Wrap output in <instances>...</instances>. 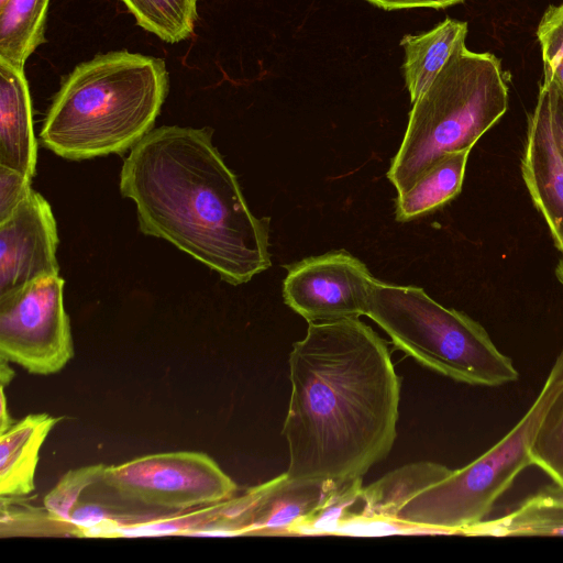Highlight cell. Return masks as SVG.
I'll return each mask as SVG.
<instances>
[{
	"instance_id": "6da1fadb",
	"label": "cell",
	"mask_w": 563,
	"mask_h": 563,
	"mask_svg": "<svg viewBox=\"0 0 563 563\" xmlns=\"http://www.w3.org/2000/svg\"><path fill=\"white\" fill-rule=\"evenodd\" d=\"M288 361L286 475L362 482L387 457L397 434L400 379L386 341L358 318L310 322Z\"/></svg>"
},
{
	"instance_id": "7a4b0ae2",
	"label": "cell",
	"mask_w": 563,
	"mask_h": 563,
	"mask_svg": "<svg viewBox=\"0 0 563 563\" xmlns=\"http://www.w3.org/2000/svg\"><path fill=\"white\" fill-rule=\"evenodd\" d=\"M210 129L163 125L124 159L120 191L142 233L166 240L231 284L272 266L269 221L250 210Z\"/></svg>"
},
{
	"instance_id": "3957f363",
	"label": "cell",
	"mask_w": 563,
	"mask_h": 563,
	"mask_svg": "<svg viewBox=\"0 0 563 563\" xmlns=\"http://www.w3.org/2000/svg\"><path fill=\"white\" fill-rule=\"evenodd\" d=\"M563 389V349L528 411L494 446L457 468L434 462L400 466L360 492L358 518L464 534L485 520L515 478L532 465L529 450L541 420Z\"/></svg>"
},
{
	"instance_id": "277c9868",
	"label": "cell",
	"mask_w": 563,
	"mask_h": 563,
	"mask_svg": "<svg viewBox=\"0 0 563 563\" xmlns=\"http://www.w3.org/2000/svg\"><path fill=\"white\" fill-rule=\"evenodd\" d=\"M168 87L162 58L125 49L97 55L63 80L41 142L73 161L121 154L153 130Z\"/></svg>"
},
{
	"instance_id": "5b68a950",
	"label": "cell",
	"mask_w": 563,
	"mask_h": 563,
	"mask_svg": "<svg viewBox=\"0 0 563 563\" xmlns=\"http://www.w3.org/2000/svg\"><path fill=\"white\" fill-rule=\"evenodd\" d=\"M509 92L500 60L460 47L412 103L387 172L398 192L450 153L472 150L506 113Z\"/></svg>"
},
{
	"instance_id": "8992f818",
	"label": "cell",
	"mask_w": 563,
	"mask_h": 563,
	"mask_svg": "<svg viewBox=\"0 0 563 563\" xmlns=\"http://www.w3.org/2000/svg\"><path fill=\"white\" fill-rule=\"evenodd\" d=\"M366 316L397 349L453 380L497 387L519 378L511 358L497 349L479 322L443 307L422 288L376 279Z\"/></svg>"
},
{
	"instance_id": "52a82bcc",
	"label": "cell",
	"mask_w": 563,
	"mask_h": 563,
	"mask_svg": "<svg viewBox=\"0 0 563 563\" xmlns=\"http://www.w3.org/2000/svg\"><path fill=\"white\" fill-rule=\"evenodd\" d=\"M101 482L121 498L169 510L216 505L238 486L208 454L175 451L106 466Z\"/></svg>"
},
{
	"instance_id": "ba28073f",
	"label": "cell",
	"mask_w": 563,
	"mask_h": 563,
	"mask_svg": "<svg viewBox=\"0 0 563 563\" xmlns=\"http://www.w3.org/2000/svg\"><path fill=\"white\" fill-rule=\"evenodd\" d=\"M64 279L49 276L0 295V356L35 375L62 371L74 357Z\"/></svg>"
},
{
	"instance_id": "9c48e42d",
	"label": "cell",
	"mask_w": 563,
	"mask_h": 563,
	"mask_svg": "<svg viewBox=\"0 0 563 563\" xmlns=\"http://www.w3.org/2000/svg\"><path fill=\"white\" fill-rule=\"evenodd\" d=\"M285 303L310 322L366 316L375 278L345 250L306 257L286 266Z\"/></svg>"
},
{
	"instance_id": "30bf717a",
	"label": "cell",
	"mask_w": 563,
	"mask_h": 563,
	"mask_svg": "<svg viewBox=\"0 0 563 563\" xmlns=\"http://www.w3.org/2000/svg\"><path fill=\"white\" fill-rule=\"evenodd\" d=\"M521 176L555 247L563 252V97L543 79L528 117Z\"/></svg>"
},
{
	"instance_id": "8fae6325",
	"label": "cell",
	"mask_w": 563,
	"mask_h": 563,
	"mask_svg": "<svg viewBox=\"0 0 563 563\" xmlns=\"http://www.w3.org/2000/svg\"><path fill=\"white\" fill-rule=\"evenodd\" d=\"M56 220L47 200L31 194L0 221V295L59 275Z\"/></svg>"
},
{
	"instance_id": "7c38bea8",
	"label": "cell",
	"mask_w": 563,
	"mask_h": 563,
	"mask_svg": "<svg viewBox=\"0 0 563 563\" xmlns=\"http://www.w3.org/2000/svg\"><path fill=\"white\" fill-rule=\"evenodd\" d=\"M37 141L24 71L0 59V165L33 178Z\"/></svg>"
},
{
	"instance_id": "4fadbf2b",
	"label": "cell",
	"mask_w": 563,
	"mask_h": 563,
	"mask_svg": "<svg viewBox=\"0 0 563 563\" xmlns=\"http://www.w3.org/2000/svg\"><path fill=\"white\" fill-rule=\"evenodd\" d=\"M60 419L30 413L0 434L1 497L19 498L34 490L41 446Z\"/></svg>"
},
{
	"instance_id": "5bb4252c",
	"label": "cell",
	"mask_w": 563,
	"mask_h": 563,
	"mask_svg": "<svg viewBox=\"0 0 563 563\" xmlns=\"http://www.w3.org/2000/svg\"><path fill=\"white\" fill-rule=\"evenodd\" d=\"M467 23L445 19L432 30L406 35L400 45L405 49L404 75L413 103L432 82L448 59L465 45Z\"/></svg>"
},
{
	"instance_id": "9a60e30c",
	"label": "cell",
	"mask_w": 563,
	"mask_h": 563,
	"mask_svg": "<svg viewBox=\"0 0 563 563\" xmlns=\"http://www.w3.org/2000/svg\"><path fill=\"white\" fill-rule=\"evenodd\" d=\"M471 150L450 153L438 161L407 190L398 192L396 220L407 222L438 210L463 186Z\"/></svg>"
},
{
	"instance_id": "2e32d148",
	"label": "cell",
	"mask_w": 563,
	"mask_h": 563,
	"mask_svg": "<svg viewBox=\"0 0 563 563\" xmlns=\"http://www.w3.org/2000/svg\"><path fill=\"white\" fill-rule=\"evenodd\" d=\"M49 0H7L0 4V59L24 71L30 55L45 42Z\"/></svg>"
},
{
	"instance_id": "e0dca14e",
	"label": "cell",
	"mask_w": 563,
	"mask_h": 563,
	"mask_svg": "<svg viewBox=\"0 0 563 563\" xmlns=\"http://www.w3.org/2000/svg\"><path fill=\"white\" fill-rule=\"evenodd\" d=\"M466 536H563V506L545 500L539 493L514 511L495 520H483Z\"/></svg>"
},
{
	"instance_id": "ac0fdd59",
	"label": "cell",
	"mask_w": 563,
	"mask_h": 563,
	"mask_svg": "<svg viewBox=\"0 0 563 563\" xmlns=\"http://www.w3.org/2000/svg\"><path fill=\"white\" fill-rule=\"evenodd\" d=\"M136 23L164 42L189 38L197 20V0H120Z\"/></svg>"
},
{
	"instance_id": "d6986e66",
	"label": "cell",
	"mask_w": 563,
	"mask_h": 563,
	"mask_svg": "<svg viewBox=\"0 0 563 563\" xmlns=\"http://www.w3.org/2000/svg\"><path fill=\"white\" fill-rule=\"evenodd\" d=\"M532 465L563 488V389L547 409L529 450Z\"/></svg>"
},
{
	"instance_id": "ffe728a7",
	"label": "cell",
	"mask_w": 563,
	"mask_h": 563,
	"mask_svg": "<svg viewBox=\"0 0 563 563\" xmlns=\"http://www.w3.org/2000/svg\"><path fill=\"white\" fill-rule=\"evenodd\" d=\"M104 467L103 464H95L65 473L44 497V508L48 518L59 526L68 527L79 496L89 486L101 482Z\"/></svg>"
},
{
	"instance_id": "44dd1931",
	"label": "cell",
	"mask_w": 563,
	"mask_h": 563,
	"mask_svg": "<svg viewBox=\"0 0 563 563\" xmlns=\"http://www.w3.org/2000/svg\"><path fill=\"white\" fill-rule=\"evenodd\" d=\"M536 34L541 49L542 79L552 84L563 97V1L547 8Z\"/></svg>"
},
{
	"instance_id": "7402d4cb",
	"label": "cell",
	"mask_w": 563,
	"mask_h": 563,
	"mask_svg": "<svg viewBox=\"0 0 563 563\" xmlns=\"http://www.w3.org/2000/svg\"><path fill=\"white\" fill-rule=\"evenodd\" d=\"M31 178L0 165V221L7 219L31 194Z\"/></svg>"
},
{
	"instance_id": "603a6c76",
	"label": "cell",
	"mask_w": 563,
	"mask_h": 563,
	"mask_svg": "<svg viewBox=\"0 0 563 563\" xmlns=\"http://www.w3.org/2000/svg\"><path fill=\"white\" fill-rule=\"evenodd\" d=\"M385 10H399L412 8L444 9L465 0H366Z\"/></svg>"
},
{
	"instance_id": "cb8c5ba5",
	"label": "cell",
	"mask_w": 563,
	"mask_h": 563,
	"mask_svg": "<svg viewBox=\"0 0 563 563\" xmlns=\"http://www.w3.org/2000/svg\"><path fill=\"white\" fill-rule=\"evenodd\" d=\"M545 500L563 506V488L556 484L549 485L538 492Z\"/></svg>"
},
{
	"instance_id": "d4e9b609",
	"label": "cell",
	"mask_w": 563,
	"mask_h": 563,
	"mask_svg": "<svg viewBox=\"0 0 563 563\" xmlns=\"http://www.w3.org/2000/svg\"><path fill=\"white\" fill-rule=\"evenodd\" d=\"M4 387L1 385V410H0V434L11 428L16 421H14L8 412L7 399Z\"/></svg>"
},
{
	"instance_id": "484cf974",
	"label": "cell",
	"mask_w": 563,
	"mask_h": 563,
	"mask_svg": "<svg viewBox=\"0 0 563 563\" xmlns=\"http://www.w3.org/2000/svg\"><path fill=\"white\" fill-rule=\"evenodd\" d=\"M0 360H1V365H0L1 385L5 386L13 378L14 372L9 367V361H7L5 358H3L1 356H0Z\"/></svg>"
},
{
	"instance_id": "4316f807",
	"label": "cell",
	"mask_w": 563,
	"mask_h": 563,
	"mask_svg": "<svg viewBox=\"0 0 563 563\" xmlns=\"http://www.w3.org/2000/svg\"><path fill=\"white\" fill-rule=\"evenodd\" d=\"M555 277L558 279V282L561 284V286L563 287V252H561V256L559 258V262L555 266Z\"/></svg>"
},
{
	"instance_id": "83f0119b",
	"label": "cell",
	"mask_w": 563,
	"mask_h": 563,
	"mask_svg": "<svg viewBox=\"0 0 563 563\" xmlns=\"http://www.w3.org/2000/svg\"><path fill=\"white\" fill-rule=\"evenodd\" d=\"M7 0H0V4L4 3Z\"/></svg>"
}]
</instances>
